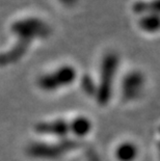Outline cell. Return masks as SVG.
<instances>
[{
  "instance_id": "obj_7",
  "label": "cell",
  "mask_w": 160,
  "mask_h": 161,
  "mask_svg": "<svg viewBox=\"0 0 160 161\" xmlns=\"http://www.w3.org/2000/svg\"><path fill=\"white\" fill-rule=\"evenodd\" d=\"M159 147H160V145H159ZM159 154H160V148H159Z\"/></svg>"
},
{
  "instance_id": "obj_2",
  "label": "cell",
  "mask_w": 160,
  "mask_h": 161,
  "mask_svg": "<svg viewBox=\"0 0 160 161\" xmlns=\"http://www.w3.org/2000/svg\"><path fill=\"white\" fill-rule=\"evenodd\" d=\"M145 85V77L141 72L133 71L127 74L122 83V92L125 98L132 100L141 94Z\"/></svg>"
},
{
  "instance_id": "obj_6",
  "label": "cell",
  "mask_w": 160,
  "mask_h": 161,
  "mask_svg": "<svg viewBox=\"0 0 160 161\" xmlns=\"http://www.w3.org/2000/svg\"><path fill=\"white\" fill-rule=\"evenodd\" d=\"M60 1L66 5H73L77 2V0H60Z\"/></svg>"
},
{
  "instance_id": "obj_1",
  "label": "cell",
  "mask_w": 160,
  "mask_h": 161,
  "mask_svg": "<svg viewBox=\"0 0 160 161\" xmlns=\"http://www.w3.org/2000/svg\"><path fill=\"white\" fill-rule=\"evenodd\" d=\"M119 68V56L113 52L107 53L104 56L101 66V85L100 92L102 98H108L110 95L112 80Z\"/></svg>"
},
{
  "instance_id": "obj_3",
  "label": "cell",
  "mask_w": 160,
  "mask_h": 161,
  "mask_svg": "<svg viewBox=\"0 0 160 161\" xmlns=\"http://www.w3.org/2000/svg\"><path fill=\"white\" fill-rule=\"evenodd\" d=\"M132 9L135 14L144 15V14H154L160 16V0H139L132 5Z\"/></svg>"
},
{
  "instance_id": "obj_4",
  "label": "cell",
  "mask_w": 160,
  "mask_h": 161,
  "mask_svg": "<svg viewBox=\"0 0 160 161\" xmlns=\"http://www.w3.org/2000/svg\"><path fill=\"white\" fill-rule=\"evenodd\" d=\"M138 25L146 32H158L160 30V16L154 15V14H144V15H141Z\"/></svg>"
},
{
  "instance_id": "obj_5",
  "label": "cell",
  "mask_w": 160,
  "mask_h": 161,
  "mask_svg": "<svg viewBox=\"0 0 160 161\" xmlns=\"http://www.w3.org/2000/svg\"><path fill=\"white\" fill-rule=\"evenodd\" d=\"M137 147L132 142H123L118 147L115 155L120 161H134L137 157Z\"/></svg>"
}]
</instances>
